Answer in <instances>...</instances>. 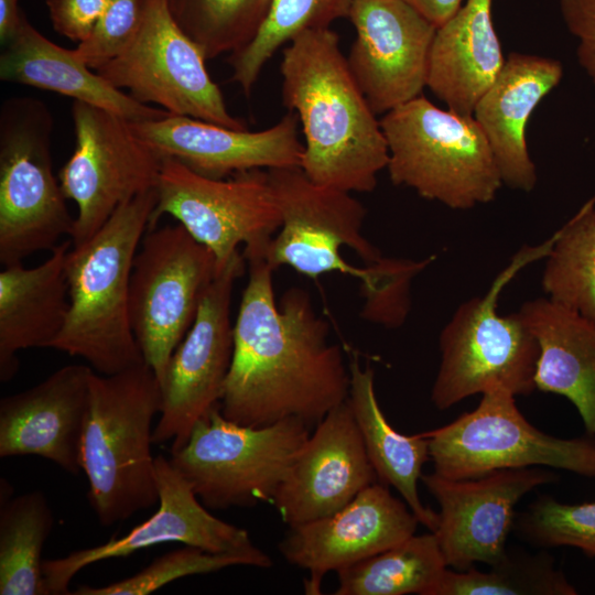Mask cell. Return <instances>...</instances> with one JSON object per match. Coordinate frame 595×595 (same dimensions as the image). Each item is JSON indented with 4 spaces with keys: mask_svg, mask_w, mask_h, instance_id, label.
<instances>
[{
    "mask_svg": "<svg viewBox=\"0 0 595 595\" xmlns=\"http://www.w3.org/2000/svg\"><path fill=\"white\" fill-rule=\"evenodd\" d=\"M246 262L220 413L247 426L296 418L313 428L347 400L348 365L307 292L289 289L277 303L274 270L261 256Z\"/></svg>",
    "mask_w": 595,
    "mask_h": 595,
    "instance_id": "obj_1",
    "label": "cell"
},
{
    "mask_svg": "<svg viewBox=\"0 0 595 595\" xmlns=\"http://www.w3.org/2000/svg\"><path fill=\"white\" fill-rule=\"evenodd\" d=\"M280 72L283 105L304 136L302 171L322 185L372 192L388 165V144L338 35L329 28L299 33L282 51Z\"/></svg>",
    "mask_w": 595,
    "mask_h": 595,
    "instance_id": "obj_2",
    "label": "cell"
},
{
    "mask_svg": "<svg viewBox=\"0 0 595 595\" xmlns=\"http://www.w3.org/2000/svg\"><path fill=\"white\" fill-rule=\"evenodd\" d=\"M158 202L152 190L121 205L86 242L72 247L65 271L69 306L51 348L112 375L144 363L129 314L130 278Z\"/></svg>",
    "mask_w": 595,
    "mask_h": 595,
    "instance_id": "obj_3",
    "label": "cell"
},
{
    "mask_svg": "<svg viewBox=\"0 0 595 595\" xmlns=\"http://www.w3.org/2000/svg\"><path fill=\"white\" fill-rule=\"evenodd\" d=\"M160 410V382L145 363L112 375L93 372L82 469L90 506L105 527L159 502L151 446Z\"/></svg>",
    "mask_w": 595,
    "mask_h": 595,
    "instance_id": "obj_4",
    "label": "cell"
},
{
    "mask_svg": "<svg viewBox=\"0 0 595 595\" xmlns=\"http://www.w3.org/2000/svg\"><path fill=\"white\" fill-rule=\"evenodd\" d=\"M553 236L524 246L494 279L487 292L462 303L439 338L441 360L431 401L446 410L474 394L500 389L528 396L536 388L539 344L519 315H501L497 302L504 288L529 263L544 258Z\"/></svg>",
    "mask_w": 595,
    "mask_h": 595,
    "instance_id": "obj_5",
    "label": "cell"
},
{
    "mask_svg": "<svg viewBox=\"0 0 595 595\" xmlns=\"http://www.w3.org/2000/svg\"><path fill=\"white\" fill-rule=\"evenodd\" d=\"M380 123L393 184L453 209L496 198L502 181L473 116L441 109L420 95L385 113Z\"/></svg>",
    "mask_w": 595,
    "mask_h": 595,
    "instance_id": "obj_6",
    "label": "cell"
},
{
    "mask_svg": "<svg viewBox=\"0 0 595 595\" xmlns=\"http://www.w3.org/2000/svg\"><path fill=\"white\" fill-rule=\"evenodd\" d=\"M311 429L296 418L241 425L218 404L169 459L208 509L252 507L273 501Z\"/></svg>",
    "mask_w": 595,
    "mask_h": 595,
    "instance_id": "obj_7",
    "label": "cell"
},
{
    "mask_svg": "<svg viewBox=\"0 0 595 595\" xmlns=\"http://www.w3.org/2000/svg\"><path fill=\"white\" fill-rule=\"evenodd\" d=\"M53 117L32 97L6 99L0 108V262H22L52 250L74 221L52 164Z\"/></svg>",
    "mask_w": 595,
    "mask_h": 595,
    "instance_id": "obj_8",
    "label": "cell"
},
{
    "mask_svg": "<svg viewBox=\"0 0 595 595\" xmlns=\"http://www.w3.org/2000/svg\"><path fill=\"white\" fill-rule=\"evenodd\" d=\"M436 474L465 479L508 468L551 467L595 478V440L562 439L534 428L506 390L482 394L473 411L422 432Z\"/></svg>",
    "mask_w": 595,
    "mask_h": 595,
    "instance_id": "obj_9",
    "label": "cell"
},
{
    "mask_svg": "<svg viewBox=\"0 0 595 595\" xmlns=\"http://www.w3.org/2000/svg\"><path fill=\"white\" fill-rule=\"evenodd\" d=\"M153 228L163 215L174 217L216 259L226 266L244 245L245 259L264 257L281 226L267 170L256 169L214 178L173 158H163Z\"/></svg>",
    "mask_w": 595,
    "mask_h": 595,
    "instance_id": "obj_10",
    "label": "cell"
},
{
    "mask_svg": "<svg viewBox=\"0 0 595 595\" xmlns=\"http://www.w3.org/2000/svg\"><path fill=\"white\" fill-rule=\"evenodd\" d=\"M216 272L213 252L180 223L144 234L131 271L129 314L143 360L159 382Z\"/></svg>",
    "mask_w": 595,
    "mask_h": 595,
    "instance_id": "obj_11",
    "label": "cell"
},
{
    "mask_svg": "<svg viewBox=\"0 0 595 595\" xmlns=\"http://www.w3.org/2000/svg\"><path fill=\"white\" fill-rule=\"evenodd\" d=\"M75 147L60 171L67 199L77 205L72 247L90 239L123 204L156 190L163 156L132 122L106 109L74 101Z\"/></svg>",
    "mask_w": 595,
    "mask_h": 595,
    "instance_id": "obj_12",
    "label": "cell"
},
{
    "mask_svg": "<svg viewBox=\"0 0 595 595\" xmlns=\"http://www.w3.org/2000/svg\"><path fill=\"white\" fill-rule=\"evenodd\" d=\"M206 57L176 24L167 0H143L140 28L130 45L95 72L141 104H155L234 129H248L234 117L206 68Z\"/></svg>",
    "mask_w": 595,
    "mask_h": 595,
    "instance_id": "obj_13",
    "label": "cell"
},
{
    "mask_svg": "<svg viewBox=\"0 0 595 595\" xmlns=\"http://www.w3.org/2000/svg\"><path fill=\"white\" fill-rule=\"evenodd\" d=\"M267 174L281 215L263 257L273 270L288 266L314 279L331 272L359 278L361 268L346 262L343 247L365 264L382 257L363 232L366 208L350 192L318 184L300 166L269 169Z\"/></svg>",
    "mask_w": 595,
    "mask_h": 595,
    "instance_id": "obj_14",
    "label": "cell"
},
{
    "mask_svg": "<svg viewBox=\"0 0 595 595\" xmlns=\"http://www.w3.org/2000/svg\"><path fill=\"white\" fill-rule=\"evenodd\" d=\"M246 263L238 253L217 270L191 328L172 354L160 380L154 444L170 442L171 451L180 448L195 424L219 404L234 351L231 295Z\"/></svg>",
    "mask_w": 595,
    "mask_h": 595,
    "instance_id": "obj_15",
    "label": "cell"
},
{
    "mask_svg": "<svg viewBox=\"0 0 595 595\" xmlns=\"http://www.w3.org/2000/svg\"><path fill=\"white\" fill-rule=\"evenodd\" d=\"M155 477L159 507L145 521L120 538H111L62 558L43 560L45 595L71 594V581L88 565L129 556L166 542L193 545L213 553L241 555L255 567L272 566V559L252 542L248 531L210 513L190 483L162 455L155 456Z\"/></svg>",
    "mask_w": 595,
    "mask_h": 595,
    "instance_id": "obj_16",
    "label": "cell"
},
{
    "mask_svg": "<svg viewBox=\"0 0 595 595\" xmlns=\"http://www.w3.org/2000/svg\"><path fill=\"white\" fill-rule=\"evenodd\" d=\"M556 476L544 467L498 469L465 479L422 474V484L440 507L433 533L446 565L466 571L499 561L515 527L517 504Z\"/></svg>",
    "mask_w": 595,
    "mask_h": 595,
    "instance_id": "obj_17",
    "label": "cell"
},
{
    "mask_svg": "<svg viewBox=\"0 0 595 595\" xmlns=\"http://www.w3.org/2000/svg\"><path fill=\"white\" fill-rule=\"evenodd\" d=\"M349 69L376 115L422 95L437 26L404 0H354Z\"/></svg>",
    "mask_w": 595,
    "mask_h": 595,
    "instance_id": "obj_18",
    "label": "cell"
},
{
    "mask_svg": "<svg viewBox=\"0 0 595 595\" xmlns=\"http://www.w3.org/2000/svg\"><path fill=\"white\" fill-rule=\"evenodd\" d=\"M419 523L389 486L376 482L338 511L290 528L279 550L290 564L309 572L305 593L317 595L328 572L337 573L405 540Z\"/></svg>",
    "mask_w": 595,
    "mask_h": 595,
    "instance_id": "obj_19",
    "label": "cell"
},
{
    "mask_svg": "<svg viewBox=\"0 0 595 595\" xmlns=\"http://www.w3.org/2000/svg\"><path fill=\"white\" fill-rule=\"evenodd\" d=\"M377 480L346 400L314 426L272 504L292 528L338 511Z\"/></svg>",
    "mask_w": 595,
    "mask_h": 595,
    "instance_id": "obj_20",
    "label": "cell"
},
{
    "mask_svg": "<svg viewBox=\"0 0 595 595\" xmlns=\"http://www.w3.org/2000/svg\"><path fill=\"white\" fill-rule=\"evenodd\" d=\"M298 125L299 119L292 111L261 131L175 115L132 122L136 133L163 158H173L214 178L256 169L300 166L303 143Z\"/></svg>",
    "mask_w": 595,
    "mask_h": 595,
    "instance_id": "obj_21",
    "label": "cell"
},
{
    "mask_svg": "<svg viewBox=\"0 0 595 595\" xmlns=\"http://www.w3.org/2000/svg\"><path fill=\"white\" fill-rule=\"evenodd\" d=\"M88 365H67L0 400V457L36 455L77 475L90 405Z\"/></svg>",
    "mask_w": 595,
    "mask_h": 595,
    "instance_id": "obj_22",
    "label": "cell"
},
{
    "mask_svg": "<svg viewBox=\"0 0 595 595\" xmlns=\"http://www.w3.org/2000/svg\"><path fill=\"white\" fill-rule=\"evenodd\" d=\"M562 77L563 66L558 60L511 53L478 99L472 116L489 143L502 184L523 192L534 188L537 170L526 128L536 107Z\"/></svg>",
    "mask_w": 595,
    "mask_h": 595,
    "instance_id": "obj_23",
    "label": "cell"
},
{
    "mask_svg": "<svg viewBox=\"0 0 595 595\" xmlns=\"http://www.w3.org/2000/svg\"><path fill=\"white\" fill-rule=\"evenodd\" d=\"M72 240L51 250L41 264L4 266L0 272V380H11L19 369L18 353L51 348L62 332L69 306L66 257Z\"/></svg>",
    "mask_w": 595,
    "mask_h": 595,
    "instance_id": "obj_24",
    "label": "cell"
},
{
    "mask_svg": "<svg viewBox=\"0 0 595 595\" xmlns=\"http://www.w3.org/2000/svg\"><path fill=\"white\" fill-rule=\"evenodd\" d=\"M491 1L465 0L437 26L431 45L426 87L461 115H473L506 60L493 23Z\"/></svg>",
    "mask_w": 595,
    "mask_h": 595,
    "instance_id": "obj_25",
    "label": "cell"
},
{
    "mask_svg": "<svg viewBox=\"0 0 595 595\" xmlns=\"http://www.w3.org/2000/svg\"><path fill=\"white\" fill-rule=\"evenodd\" d=\"M0 79L54 91L74 101L106 109L131 122L171 115L161 108L141 104L113 87L82 62L74 50H67L45 37L25 15L0 55Z\"/></svg>",
    "mask_w": 595,
    "mask_h": 595,
    "instance_id": "obj_26",
    "label": "cell"
},
{
    "mask_svg": "<svg viewBox=\"0 0 595 595\" xmlns=\"http://www.w3.org/2000/svg\"><path fill=\"white\" fill-rule=\"evenodd\" d=\"M517 314L539 344L536 388L570 400L595 440V322L548 298Z\"/></svg>",
    "mask_w": 595,
    "mask_h": 595,
    "instance_id": "obj_27",
    "label": "cell"
},
{
    "mask_svg": "<svg viewBox=\"0 0 595 595\" xmlns=\"http://www.w3.org/2000/svg\"><path fill=\"white\" fill-rule=\"evenodd\" d=\"M348 368L347 400L377 479L393 487L419 522L433 532L439 522L437 512L422 502L418 490L423 465L430 461L428 439L422 432L402 434L389 423L376 396L370 365L361 366L355 355Z\"/></svg>",
    "mask_w": 595,
    "mask_h": 595,
    "instance_id": "obj_28",
    "label": "cell"
},
{
    "mask_svg": "<svg viewBox=\"0 0 595 595\" xmlns=\"http://www.w3.org/2000/svg\"><path fill=\"white\" fill-rule=\"evenodd\" d=\"M433 532L405 540L337 572L335 595H432L447 570Z\"/></svg>",
    "mask_w": 595,
    "mask_h": 595,
    "instance_id": "obj_29",
    "label": "cell"
},
{
    "mask_svg": "<svg viewBox=\"0 0 595 595\" xmlns=\"http://www.w3.org/2000/svg\"><path fill=\"white\" fill-rule=\"evenodd\" d=\"M53 523L52 509L40 490L1 498V595H45L42 550Z\"/></svg>",
    "mask_w": 595,
    "mask_h": 595,
    "instance_id": "obj_30",
    "label": "cell"
},
{
    "mask_svg": "<svg viewBox=\"0 0 595 595\" xmlns=\"http://www.w3.org/2000/svg\"><path fill=\"white\" fill-rule=\"evenodd\" d=\"M553 236L542 289L551 301L595 322V197Z\"/></svg>",
    "mask_w": 595,
    "mask_h": 595,
    "instance_id": "obj_31",
    "label": "cell"
},
{
    "mask_svg": "<svg viewBox=\"0 0 595 595\" xmlns=\"http://www.w3.org/2000/svg\"><path fill=\"white\" fill-rule=\"evenodd\" d=\"M576 587L545 552L508 550L505 555L480 571L447 567L432 595H576Z\"/></svg>",
    "mask_w": 595,
    "mask_h": 595,
    "instance_id": "obj_32",
    "label": "cell"
},
{
    "mask_svg": "<svg viewBox=\"0 0 595 595\" xmlns=\"http://www.w3.org/2000/svg\"><path fill=\"white\" fill-rule=\"evenodd\" d=\"M354 0H271L269 10L253 39L229 54L231 80L245 95L252 90L267 62L299 33L329 28L339 18H348Z\"/></svg>",
    "mask_w": 595,
    "mask_h": 595,
    "instance_id": "obj_33",
    "label": "cell"
},
{
    "mask_svg": "<svg viewBox=\"0 0 595 595\" xmlns=\"http://www.w3.org/2000/svg\"><path fill=\"white\" fill-rule=\"evenodd\" d=\"M270 3L271 0H167L172 18L207 61L247 45Z\"/></svg>",
    "mask_w": 595,
    "mask_h": 595,
    "instance_id": "obj_34",
    "label": "cell"
},
{
    "mask_svg": "<svg viewBox=\"0 0 595 595\" xmlns=\"http://www.w3.org/2000/svg\"><path fill=\"white\" fill-rule=\"evenodd\" d=\"M513 529L531 544L571 547L595 558V501L566 504L541 496L516 515Z\"/></svg>",
    "mask_w": 595,
    "mask_h": 595,
    "instance_id": "obj_35",
    "label": "cell"
},
{
    "mask_svg": "<svg viewBox=\"0 0 595 595\" xmlns=\"http://www.w3.org/2000/svg\"><path fill=\"white\" fill-rule=\"evenodd\" d=\"M237 565L252 566L241 555L213 553L197 547L184 544L183 548L170 551L140 572L125 580L104 586L82 585L71 594L74 595H148L178 578L218 572Z\"/></svg>",
    "mask_w": 595,
    "mask_h": 595,
    "instance_id": "obj_36",
    "label": "cell"
},
{
    "mask_svg": "<svg viewBox=\"0 0 595 595\" xmlns=\"http://www.w3.org/2000/svg\"><path fill=\"white\" fill-rule=\"evenodd\" d=\"M434 257L423 260L381 257L361 268L360 317L385 327L401 326L411 307L410 284Z\"/></svg>",
    "mask_w": 595,
    "mask_h": 595,
    "instance_id": "obj_37",
    "label": "cell"
},
{
    "mask_svg": "<svg viewBox=\"0 0 595 595\" xmlns=\"http://www.w3.org/2000/svg\"><path fill=\"white\" fill-rule=\"evenodd\" d=\"M143 0H110L89 36L74 48L78 58L96 71L121 54L141 24Z\"/></svg>",
    "mask_w": 595,
    "mask_h": 595,
    "instance_id": "obj_38",
    "label": "cell"
},
{
    "mask_svg": "<svg viewBox=\"0 0 595 595\" xmlns=\"http://www.w3.org/2000/svg\"><path fill=\"white\" fill-rule=\"evenodd\" d=\"M109 1L45 0V3L55 32L78 44L89 36Z\"/></svg>",
    "mask_w": 595,
    "mask_h": 595,
    "instance_id": "obj_39",
    "label": "cell"
},
{
    "mask_svg": "<svg viewBox=\"0 0 595 595\" xmlns=\"http://www.w3.org/2000/svg\"><path fill=\"white\" fill-rule=\"evenodd\" d=\"M569 31L578 40L577 61L595 84V0H561Z\"/></svg>",
    "mask_w": 595,
    "mask_h": 595,
    "instance_id": "obj_40",
    "label": "cell"
},
{
    "mask_svg": "<svg viewBox=\"0 0 595 595\" xmlns=\"http://www.w3.org/2000/svg\"><path fill=\"white\" fill-rule=\"evenodd\" d=\"M436 26L450 19L465 0H404Z\"/></svg>",
    "mask_w": 595,
    "mask_h": 595,
    "instance_id": "obj_41",
    "label": "cell"
},
{
    "mask_svg": "<svg viewBox=\"0 0 595 595\" xmlns=\"http://www.w3.org/2000/svg\"><path fill=\"white\" fill-rule=\"evenodd\" d=\"M24 14L20 12L18 0H0V41L7 44L18 32Z\"/></svg>",
    "mask_w": 595,
    "mask_h": 595,
    "instance_id": "obj_42",
    "label": "cell"
}]
</instances>
